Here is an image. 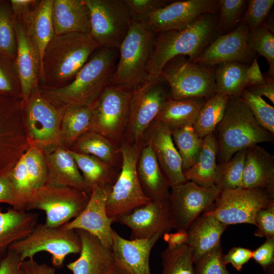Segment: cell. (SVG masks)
Listing matches in <instances>:
<instances>
[{
	"instance_id": "obj_1",
	"label": "cell",
	"mask_w": 274,
	"mask_h": 274,
	"mask_svg": "<svg viewBox=\"0 0 274 274\" xmlns=\"http://www.w3.org/2000/svg\"><path fill=\"white\" fill-rule=\"evenodd\" d=\"M99 48L90 33L54 35L43 56L39 87L57 88L68 84Z\"/></svg>"
},
{
	"instance_id": "obj_2",
	"label": "cell",
	"mask_w": 274,
	"mask_h": 274,
	"mask_svg": "<svg viewBox=\"0 0 274 274\" xmlns=\"http://www.w3.org/2000/svg\"><path fill=\"white\" fill-rule=\"evenodd\" d=\"M118 50L99 48L70 83L57 88L39 87L41 94L57 108L92 107L109 84L117 64Z\"/></svg>"
},
{
	"instance_id": "obj_3",
	"label": "cell",
	"mask_w": 274,
	"mask_h": 274,
	"mask_svg": "<svg viewBox=\"0 0 274 274\" xmlns=\"http://www.w3.org/2000/svg\"><path fill=\"white\" fill-rule=\"evenodd\" d=\"M211 14L201 16L184 29L158 33L147 64L145 80L159 79L164 66L175 57L187 56L190 61L195 60L213 36L215 21Z\"/></svg>"
},
{
	"instance_id": "obj_4",
	"label": "cell",
	"mask_w": 274,
	"mask_h": 274,
	"mask_svg": "<svg viewBox=\"0 0 274 274\" xmlns=\"http://www.w3.org/2000/svg\"><path fill=\"white\" fill-rule=\"evenodd\" d=\"M213 133L218 163L229 160L242 150L274 141L273 134L262 127L247 105L235 96H230L224 117Z\"/></svg>"
},
{
	"instance_id": "obj_5",
	"label": "cell",
	"mask_w": 274,
	"mask_h": 274,
	"mask_svg": "<svg viewBox=\"0 0 274 274\" xmlns=\"http://www.w3.org/2000/svg\"><path fill=\"white\" fill-rule=\"evenodd\" d=\"M155 33L146 23L133 21L120 48L119 57L109 85L134 89L146 79Z\"/></svg>"
},
{
	"instance_id": "obj_6",
	"label": "cell",
	"mask_w": 274,
	"mask_h": 274,
	"mask_svg": "<svg viewBox=\"0 0 274 274\" xmlns=\"http://www.w3.org/2000/svg\"><path fill=\"white\" fill-rule=\"evenodd\" d=\"M143 145L144 141L132 144L121 143V170L106 202L107 215L115 222L121 215L151 201L143 191L136 172L138 160Z\"/></svg>"
},
{
	"instance_id": "obj_7",
	"label": "cell",
	"mask_w": 274,
	"mask_h": 274,
	"mask_svg": "<svg viewBox=\"0 0 274 274\" xmlns=\"http://www.w3.org/2000/svg\"><path fill=\"white\" fill-rule=\"evenodd\" d=\"M81 242L76 230L67 229L63 225L51 227L45 223L37 224L28 235L13 243L9 250L18 254L21 261L41 252L51 255L53 265L61 267L66 256L80 253Z\"/></svg>"
},
{
	"instance_id": "obj_8",
	"label": "cell",
	"mask_w": 274,
	"mask_h": 274,
	"mask_svg": "<svg viewBox=\"0 0 274 274\" xmlns=\"http://www.w3.org/2000/svg\"><path fill=\"white\" fill-rule=\"evenodd\" d=\"M159 78L168 84L172 99H207L216 93L213 69L190 61L185 56L175 57L167 62Z\"/></svg>"
},
{
	"instance_id": "obj_9",
	"label": "cell",
	"mask_w": 274,
	"mask_h": 274,
	"mask_svg": "<svg viewBox=\"0 0 274 274\" xmlns=\"http://www.w3.org/2000/svg\"><path fill=\"white\" fill-rule=\"evenodd\" d=\"M90 194L76 188L46 184L35 191L24 210H40L46 214L45 224L58 227L76 218L87 206Z\"/></svg>"
},
{
	"instance_id": "obj_10",
	"label": "cell",
	"mask_w": 274,
	"mask_h": 274,
	"mask_svg": "<svg viewBox=\"0 0 274 274\" xmlns=\"http://www.w3.org/2000/svg\"><path fill=\"white\" fill-rule=\"evenodd\" d=\"M274 203V190L239 188L221 191L212 206L204 213L229 225L241 223L256 226L255 217L260 209Z\"/></svg>"
},
{
	"instance_id": "obj_11",
	"label": "cell",
	"mask_w": 274,
	"mask_h": 274,
	"mask_svg": "<svg viewBox=\"0 0 274 274\" xmlns=\"http://www.w3.org/2000/svg\"><path fill=\"white\" fill-rule=\"evenodd\" d=\"M161 81L160 78L145 80L132 89L122 142L132 144L144 141L148 128L169 98Z\"/></svg>"
},
{
	"instance_id": "obj_12",
	"label": "cell",
	"mask_w": 274,
	"mask_h": 274,
	"mask_svg": "<svg viewBox=\"0 0 274 274\" xmlns=\"http://www.w3.org/2000/svg\"><path fill=\"white\" fill-rule=\"evenodd\" d=\"M90 12V34L100 48L119 50L132 23L122 0H83Z\"/></svg>"
},
{
	"instance_id": "obj_13",
	"label": "cell",
	"mask_w": 274,
	"mask_h": 274,
	"mask_svg": "<svg viewBox=\"0 0 274 274\" xmlns=\"http://www.w3.org/2000/svg\"><path fill=\"white\" fill-rule=\"evenodd\" d=\"M132 89L108 85L92 106V121L90 130L115 143L122 142L127 123Z\"/></svg>"
},
{
	"instance_id": "obj_14",
	"label": "cell",
	"mask_w": 274,
	"mask_h": 274,
	"mask_svg": "<svg viewBox=\"0 0 274 274\" xmlns=\"http://www.w3.org/2000/svg\"><path fill=\"white\" fill-rule=\"evenodd\" d=\"M220 192L215 185L204 187L188 181L172 187L168 207L174 229L187 231L212 206Z\"/></svg>"
},
{
	"instance_id": "obj_15",
	"label": "cell",
	"mask_w": 274,
	"mask_h": 274,
	"mask_svg": "<svg viewBox=\"0 0 274 274\" xmlns=\"http://www.w3.org/2000/svg\"><path fill=\"white\" fill-rule=\"evenodd\" d=\"M64 110L51 104L41 94L39 88L34 91L24 107V117L32 146L41 148L60 142Z\"/></svg>"
},
{
	"instance_id": "obj_16",
	"label": "cell",
	"mask_w": 274,
	"mask_h": 274,
	"mask_svg": "<svg viewBox=\"0 0 274 274\" xmlns=\"http://www.w3.org/2000/svg\"><path fill=\"white\" fill-rule=\"evenodd\" d=\"M219 1L187 0L170 3L155 10L146 23L155 34L184 29L201 16L214 13Z\"/></svg>"
},
{
	"instance_id": "obj_17",
	"label": "cell",
	"mask_w": 274,
	"mask_h": 274,
	"mask_svg": "<svg viewBox=\"0 0 274 274\" xmlns=\"http://www.w3.org/2000/svg\"><path fill=\"white\" fill-rule=\"evenodd\" d=\"M249 32L245 23L240 24L232 31L219 36L193 62L211 66L229 61L244 63L250 61L253 51L248 44Z\"/></svg>"
},
{
	"instance_id": "obj_18",
	"label": "cell",
	"mask_w": 274,
	"mask_h": 274,
	"mask_svg": "<svg viewBox=\"0 0 274 274\" xmlns=\"http://www.w3.org/2000/svg\"><path fill=\"white\" fill-rule=\"evenodd\" d=\"M112 187L94 189L83 211L76 218L63 225L67 229L83 230L97 237L106 247L111 249L115 221L109 218L106 202Z\"/></svg>"
},
{
	"instance_id": "obj_19",
	"label": "cell",
	"mask_w": 274,
	"mask_h": 274,
	"mask_svg": "<svg viewBox=\"0 0 274 274\" xmlns=\"http://www.w3.org/2000/svg\"><path fill=\"white\" fill-rule=\"evenodd\" d=\"M116 222L130 229L131 239L162 235L174 229L168 204L152 200L121 215Z\"/></svg>"
},
{
	"instance_id": "obj_20",
	"label": "cell",
	"mask_w": 274,
	"mask_h": 274,
	"mask_svg": "<svg viewBox=\"0 0 274 274\" xmlns=\"http://www.w3.org/2000/svg\"><path fill=\"white\" fill-rule=\"evenodd\" d=\"M17 41L15 63L20 79L23 107L39 87L41 59L38 49L28 33L15 16Z\"/></svg>"
},
{
	"instance_id": "obj_21",
	"label": "cell",
	"mask_w": 274,
	"mask_h": 274,
	"mask_svg": "<svg viewBox=\"0 0 274 274\" xmlns=\"http://www.w3.org/2000/svg\"><path fill=\"white\" fill-rule=\"evenodd\" d=\"M147 131L149 133L147 142L150 145L170 188L186 182L181 159L170 130L162 123L154 120Z\"/></svg>"
},
{
	"instance_id": "obj_22",
	"label": "cell",
	"mask_w": 274,
	"mask_h": 274,
	"mask_svg": "<svg viewBox=\"0 0 274 274\" xmlns=\"http://www.w3.org/2000/svg\"><path fill=\"white\" fill-rule=\"evenodd\" d=\"M161 236L157 234L145 239H127L113 229L111 250L114 261L129 274H152L150 253Z\"/></svg>"
},
{
	"instance_id": "obj_23",
	"label": "cell",
	"mask_w": 274,
	"mask_h": 274,
	"mask_svg": "<svg viewBox=\"0 0 274 274\" xmlns=\"http://www.w3.org/2000/svg\"><path fill=\"white\" fill-rule=\"evenodd\" d=\"M138 178L145 195L151 200L168 204L170 187L148 143L141 149L136 165Z\"/></svg>"
},
{
	"instance_id": "obj_24",
	"label": "cell",
	"mask_w": 274,
	"mask_h": 274,
	"mask_svg": "<svg viewBox=\"0 0 274 274\" xmlns=\"http://www.w3.org/2000/svg\"><path fill=\"white\" fill-rule=\"evenodd\" d=\"M76 230L81 242L80 255L69 263L67 268L73 274H104L114 262L111 249L89 232Z\"/></svg>"
},
{
	"instance_id": "obj_25",
	"label": "cell",
	"mask_w": 274,
	"mask_h": 274,
	"mask_svg": "<svg viewBox=\"0 0 274 274\" xmlns=\"http://www.w3.org/2000/svg\"><path fill=\"white\" fill-rule=\"evenodd\" d=\"M44 157L47 169L46 184L72 187L91 194L68 149L57 146Z\"/></svg>"
},
{
	"instance_id": "obj_26",
	"label": "cell",
	"mask_w": 274,
	"mask_h": 274,
	"mask_svg": "<svg viewBox=\"0 0 274 274\" xmlns=\"http://www.w3.org/2000/svg\"><path fill=\"white\" fill-rule=\"evenodd\" d=\"M242 188L274 190V157L258 145L246 149Z\"/></svg>"
},
{
	"instance_id": "obj_27",
	"label": "cell",
	"mask_w": 274,
	"mask_h": 274,
	"mask_svg": "<svg viewBox=\"0 0 274 274\" xmlns=\"http://www.w3.org/2000/svg\"><path fill=\"white\" fill-rule=\"evenodd\" d=\"M51 14L54 35L90 33V12L83 0H53Z\"/></svg>"
},
{
	"instance_id": "obj_28",
	"label": "cell",
	"mask_w": 274,
	"mask_h": 274,
	"mask_svg": "<svg viewBox=\"0 0 274 274\" xmlns=\"http://www.w3.org/2000/svg\"><path fill=\"white\" fill-rule=\"evenodd\" d=\"M226 225L213 215L203 213L187 230L186 244L192 250L194 264L204 254L220 243Z\"/></svg>"
},
{
	"instance_id": "obj_29",
	"label": "cell",
	"mask_w": 274,
	"mask_h": 274,
	"mask_svg": "<svg viewBox=\"0 0 274 274\" xmlns=\"http://www.w3.org/2000/svg\"><path fill=\"white\" fill-rule=\"evenodd\" d=\"M36 213L10 209L0 211V262L6 256L10 246L23 239L37 224Z\"/></svg>"
},
{
	"instance_id": "obj_30",
	"label": "cell",
	"mask_w": 274,
	"mask_h": 274,
	"mask_svg": "<svg viewBox=\"0 0 274 274\" xmlns=\"http://www.w3.org/2000/svg\"><path fill=\"white\" fill-rule=\"evenodd\" d=\"M52 1H40L38 6L26 15L21 18L15 17L22 24L35 44L41 59V67L44 51L54 36Z\"/></svg>"
},
{
	"instance_id": "obj_31",
	"label": "cell",
	"mask_w": 274,
	"mask_h": 274,
	"mask_svg": "<svg viewBox=\"0 0 274 274\" xmlns=\"http://www.w3.org/2000/svg\"><path fill=\"white\" fill-rule=\"evenodd\" d=\"M206 101L204 98L172 99L163 105L155 120L173 131L187 125H193Z\"/></svg>"
},
{
	"instance_id": "obj_32",
	"label": "cell",
	"mask_w": 274,
	"mask_h": 274,
	"mask_svg": "<svg viewBox=\"0 0 274 274\" xmlns=\"http://www.w3.org/2000/svg\"><path fill=\"white\" fill-rule=\"evenodd\" d=\"M68 151L91 192L96 188L112 187L119 174L115 168L94 156Z\"/></svg>"
},
{
	"instance_id": "obj_33",
	"label": "cell",
	"mask_w": 274,
	"mask_h": 274,
	"mask_svg": "<svg viewBox=\"0 0 274 274\" xmlns=\"http://www.w3.org/2000/svg\"><path fill=\"white\" fill-rule=\"evenodd\" d=\"M217 143L213 133L203 139L200 152L194 164L184 172L187 181L204 187L214 185L217 165Z\"/></svg>"
},
{
	"instance_id": "obj_34",
	"label": "cell",
	"mask_w": 274,
	"mask_h": 274,
	"mask_svg": "<svg viewBox=\"0 0 274 274\" xmlns=\"http://www.w3.org/2000/svg\"><path fill=\"white\" fill-rule=\"evenodd\" d=\"M71 150L94 156L115 168L119 157H121L120 148L115 142L91 130L81 135Z\"/></svg>"
},
{
	"instance_id": "obj_35",
	"label": "cell",
	"mask_w": 274,
	"mask_h": 274,
	"mask_svg": "<svg viewBox=\"0 0 274 274\" xmlns=\"http://www.w3.org/2000/svg\"><path fill=\"white\" fill-rule=\"evenodd\" d=\"M230 96L216 93L206 100L192 125L197 135L203 139L213 133L223 119Z\"/></svg>"
},
{
	"instance_id": "obj_36",
	"label": "cell",
	"mask_w": 274,
	"mask_h": 274,
	"mask_svg": "<svg viewBox=\"0 0 274 274\" xmlns=\"http://www.w3.org/2000/svg\"><path fill=\"white\" fill-rule=\"evenodd\" d=\"M92 121V107L71 106L64 108L61 121L60 141L73 145L90 129Z\"/></svg>"
},
{
	"instance_id": "obj_37",
	"label": "cell",
	"mask_w": 274,
	"mask_h": 274,
	"mask_svg": "<svg viewBox=\"0 0 274 274\" xmlns=\"http://www.w3.org/2000/svg\"><path fill=\"white\" fill-rule=\"evenodd\" d=\"M219 65L215 72L216 93L239 97L246 89L245 78L248 66L236 61L226 62Z\"/></svg>"
},
{
	"instance_id": "obj_38",
	"label": "cell",
	"mask_w": 274,
	"mask_h": 274,
	"mask_svg": "<svg viewBox=\"0 0 274 274\" xmlns=\"http://www.w3.org/2000/svg\"><path fill=\"white\" fill-rule=\"evenodd\" d=\"M170 132L173 143L181 159L184 173L195 163L202 147L203 139L197 135L192 125Z\"/></svg>"
},
{
	"instance_id": "obj_39",
	"label": "cell",
	"mask_w": 274,
	"mask_h": 274,
	"mask_svg": "<svg viewBox=\"0 0 274 274\" xmlns=\"http://www.w3.org/2000/svg\"><path fill=\"white\" fill-rule=\"evenodd\" d=\"M246 149L237 152L229 160L217 164L214 185L221 191L242 188Z\"/></svg>"
},
{
	"instance_id": "obj_40",
	"label": "cell",
	"mask_w": 274,
	"mask_h": 274,
	"mask_svg": "<svg viewBox=\"0 0 274 274\" xmlns=\"http://www.w3.org/2000/svg\"><path fill=\"white\" fill-rule=\"evenodd\" d=\"M161 257V274H194L193 251L187 244L174 248L167 247Z\"/></svg>"
},
{
	"instance_id": "obj_41",
	"label": "cell",
	"mask_w": 274,
	"mask_h": 274,
	"mask_svg": "<svg viewBox=\"0 0 274 274\" xmlns=\"http://www.w3.org/2000/svg\"><path fill=\"white\" fill-rule=\"evenodd\" d=\"M16 53L15 18L10 3L0 1V54L15 59Z\"/></svg>"
},
{
	"instance_id": "obj_42",
	"label": "cell",
	"mask_w": 274,
	"mask_h": 274,
	"mask_svg": "<svg viewBox=\"0 0 274 274\" xmlns=\"http://www.w3.org/2000/svg\"><path fill=\"white\" fill-rule=\"evenodd\" d=\"M22 155L33 193L47 183V169L45 157L40 148L32 145Z\"/></svg>"
},
{
	"instance_id": "obj_43",
	"label": "cell",
	"mask_w": 274,
	"mask_h": 274,
	"mask_svg": "<svg viewBox=\"0 0 274 274\" xmlns=\"http://www.w3.org/2000/svg\"><path fill=\"white\" fill-rule=\"evenodd\" d=\"M249 47L264 57L269 65L268 74L274 75V35L268 26L264 24L258 29L249 31L247 39Z\"/></svg>"
},
{
	"instance_id": "obj_44",
	"label": "cell",
	"mask_w": 274,
	"mask_h": 274,
	"mask_svg": "<svg viewBox=\"0 0 274 274\" xmlns=\"http://www.w3.org/2000/svg\"><path fill=\"white\" fill-rule=\"evenodd\" d=\"M239 98L247 105L257 122L274 134V108L263 98L245 89Z\"/></svg>"
},
{
	"instance_id": "obj_45",
	"label": "cell",
	"mask_w": 274,
	"mask_h": 274,
	"mask_svg": "<svg viewBox=\"0 0 274 274\" xmlns=\"http://www.w3.org/2000/svg\"><path fill=\"white\" fill-rule=\"evenodd\" d=\"M0 93L21 99V88L15 59L0 54Z\"/></svg>"
},
{
	"instance_id": "obj_46",
	"label": "cell",
	"mask_w": 274,
	"mask_h": 274,
	"mask_svg": "<svg viewBox=\"0 0 274 274\" xmlns=\"http://www.w3.org/2000/svg\"><path fill=\"white\" fill-rule=\"evenodd\" d=\"M194 264V274H230L223 261L221 243L202 255Z\"/></svg>"
},
{
	"instance_id": "obj_47",
	"label": "cell",
	"mask_w": 274,
	"mask_h": 274,
	"mask_svg": "<svg viewBox=\"0 0 274 274\" xmlns=\"http://www.w3.org/2000/svg\"><path fill=\"white\" fill-rule=\"evenodd\" d=\"M9 177L15 189L22 209L33 192L23 155L21 156L15 166L9 174Z\"/></svg>"
},
{
	"instance_id": "obj_48",
	"label": "cell",
	"mask_w": 274,
	"mask_h": 274,
	"mask_svg": "<svg viewBox=\"0 0 274 274\" xmlns=\"http://www.w3.org/2000/svg\"><path fill=\"white\" fill-rule=\"evenodd\" d=\"M244 16V22L249 31L255 30L263 24L273 4V0H250Z\"/></svg>"
},
{
	"instance_id": "obj_49",
	"label": "cell",
	"mask_w": 274,
	"mask_h": 274,
	"mask_svg": "<svg viewBox=\"0 0 274 274\" xmlns=\"http://www.w3.org/2000/svg\"><path fill=\"white\" fill-rule=\"evenodd\" d=\"M126 6L132 21H147L150 15L167 5L163 0H123Z\"/></svg>"
},
{
	"instance_id": "obj_50",
	"label": "cell",
	"mask_w": 274,
	"mask_h": 274,
	"mask_svg": "<svg viewBox=\"0 0 274 274\" xmlns=\"http://www.w3.org/2000/svg\"><path fill=\"white\" fill-rule=\"evenodd\" d=\"M247 1L220 0L219 25L221 29L228 28L239 20L246 8Z\"/></svg>"
},
{
	"instance_id": "obj_51",
	"label": "cell",
	"mask_w": 274,
	"mask_h": 274,
	"mask_svg": "<svg viewBox=\"0 0 274 274\" xmlns=\"http://www.w3.org/2000/svg\"><path fill=\"white\" fill-rule=\"evenodd\" d=\"M255 221L257 227L255 236L266 238L274 237V203L258 211Z\"/></svg>"
},
{
	"instance_id": "obj_52",
	"label": "cell",
	"mask_w": 274,
	"mask_h": 274,
	"mask_svg": "<svg viewBox=\"0 0 274 274\" xmlns=\"http://www.w3.org/2000/svg\"><path fill=\"white\" fill-rule=\"evenodd\" d=\"M266 239L253 251L252 258L262 267L265 274H274V237Z\"/></svg>"
},
{
	"instance_id": "obj_53",
	"label": "cell",
	"mask_w": 274,
	"mask_h": 274,
	"mask_svg": "<svg viewBox=\"0 0 274 274\" xmlns=\"http://www.w3.org/2000/svg\"><path fill=\"white\" fill-rule=\"evenodd\" d=\"M0 203H8L14 209L23 211L9 174L0 176Z\"/></svg>"
},
{
	"instance_id": "obj_54",
	"label": "cell",
	"mask_w": 274,
	"mask_h": 274,
	"mask_svg": "<svg viewBox=\"0 0 274 274\" xmlns=\"http://www.w3.org/2000/svg\"><path fill=\"white\" fill-rule=\"evenodd\" d=\"M252 250L248 248L234 247L223 255V261L225 265L231 264L234 268L240 271L243 265L252 259Z\"/></svg>"
},
{
	"instance_id": "obj_55",
	"label": "cell",
	"mask_w": 274,
	"mask_h": 274,
	"mask_svg": "<svg viewBox=\"0 0 274 274\" xmlns=\"http://www.w3.org/2000/svg\"><path fill=\"white\" fill-rule=\"evenodd\" d=\"M19 270L20 274H57L54 268L45 263H39L33 258L22 261Z\"/></svg>"
},
{
	"instance_id": "obj_56",
	"label": "cell",
	"mask_w": 274,
	"mask_h": 274,
	"mask_svg": "<svg viewBox=\"0 0 274 274\" xmlns=\"http://www.w3.org/2000/svg\"><path fill=\"white\" fill-rule=\"evenodd\" d=\"M20 256L16 253L8 251L0 262V274H20Z\"/></svg>"
},
{
	"instance_id": "obj_57",
	"label": "cell",
	"mask_w": 274,
	"mask_h": 274,
	"mask_svg": "<svg viewBox=\"0 0 274 274\" xmlns=\"http://www.w3.org/2000/svg\"><path fill=\"white\" fill-rule=\"evenodd\" d=\"M266 83V79L262 75L257 60L255 59L250 66H248L245 74V89L251 86L262 85Z\"/></svg>"
},
{
	"instance_id": "obj_58",
	"label": "cell",
	"mask_w": 274,
	"mask_h": 274,
	"mask_svg": "<svg viewBox=\"0 0 274 274\" xmlns=\"http://www.w3.org/2000/svg\"><path fill=\"white\" fill-rule=\"evenodd\" d=\"M40 1L37 0H11L12 11L14 16L20 18L34 10Z\"/></svg>"
},
{
	"instance_id": "obj_59",
	"label": "cell",
	"mask_w": 274,
	"mask_h": 274,
	"mask_svg": "<svg viewBox=\"0 0 274 274\" xmlns=\"http://www.w3.org/2000/svg\"><path fill=\"white\" fill-rule=\"evenodd\" d=\"M247 90L261 97H266L274 104V82L272 78L266 79V83L263 84L250 87Z\"/></svg>"
},
{
	"instance_id": "obj_60",
	"label": "cell",
	"mask_w": 274,
	"mask_h": 274,
	"mask_svg": "<svg viewBox=\"0 0 274 274\" xmlns=\"http://www.w3.org/2000/svg\"><path fill=\"white\" fill-rule=\"evenodd\" d=\"M188 238L187 231L176 230L175 232H167L163 234V239L167 243V247L174 248L186 244Z\"/></svg>"
},
{
	"instance_id": "obj_61",
	"label": "cell",
	"mask_w": 274,
	"mask_h": 274,
	"mask_svg": "<svg viewBox=\"0 0 274 274\" xmlns=\"http://www.w3.org/2000/svg\"><path fill=\"white\" fill-rule=\"evenodd\" d=\"M104 274H129L115 261L112 266Z\"/></svg>"
}]
</instances>
